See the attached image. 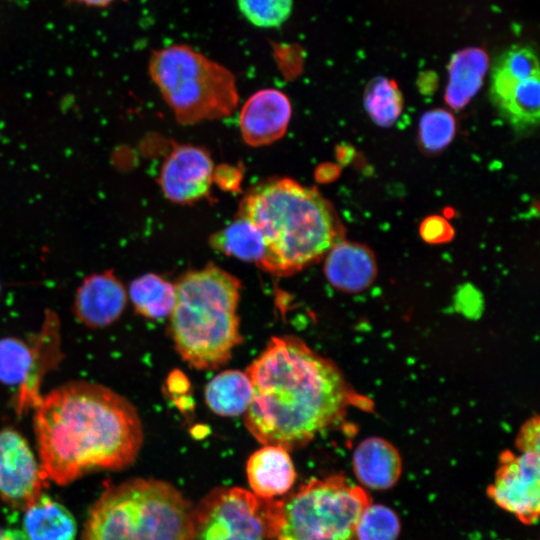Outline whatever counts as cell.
Here are the masks:
<instances>
[{"label":"cell","mask_w":540,"mask_h":540,"mask_svg":"<svg viewBox=\"0 0 540 540\" xmlns=\"http://www.w3.org/2000/svg\"><path fill=\"white\" fill-rule=\"evenodd\" d=\"M324 273L337 290L359 293L376 279V257L368 246L342 239L326 253Z\"/></svg>","instance_id":"9a60e30c"},{"label":"cell","mask_w":540,"mask_h":540,"mask_svg":"<svg viewBox=\"0 0 540 540\" xmlns=\"http://www.w3.org/2000/svg\"><path fill=\"white\" fill-rule=\"evenodd\" d=\"M455 132V118L447 110L432 109L424 113L420 119V144L428 152H439L447 147L454 138Z\"/></svg>","instance_id":"4316f807"},{"label":"cell","mask_w":540,"mask_h":540,"mask_svg":"<svg viewBox=\"0 0 540 540\" xmlns=\"http://www.w3.org/2000/svg\"><path fill=\"white\" fill-rule=\"evenodd\" d=\"M252 397V385L246 372L225 370L206 385L204 398L214 413L232 417L244 414Z\"/></svg>","instance_id":"ffe728a7"},{"label":"cell","mask_w":540,"mask_h":540,"mask_svg":"<svg viewBox=\"0 0 540 540\" xmlns=\"http://www.w3.org/2000/svg\"><path fill=\"white\" fill-rule=\"evenodd\" d=\"M246 473L252 493L262 499L286 494L296 480L288 450L275 445H264L251 454Z\"/></svg>","instance_id":"e0dca14e"},{"label":"cell","mask_w":540,"mask_h":540,"mask_svg":"<svg viewBox=\"0 0 540 540\" xmlns=\"http://www.w3.org/2000/svg\"><path fill=\"white\" fill-rule=\"evenodd\" d=\"M539 76L520 79L491 73V98L517 132H529L539 123Z\"/></svg>","instance_id":"5bb4252c"},{"label":"cell","mask_w":540,"mask_h":540,"mask_svg":"<svg viewBox=\"0 0 540 540\" xmlns=\"http://www.w3.org/2000/svg\"><path fill=\"white\" fill-rule=\"evenodd\" d=\"M48 477L17 430H0V497L9 505L26 509L48 487Z\"/></svg>","instance_id":"30bf717a"},{"label":"cell","mask_w":540,"mask_h":540,"mask_svg":"<svg viewBox=\"0 0 540 540\" xmlns=\"http://www.w3.org/2000/svg\"><path fill=\"white\" fill-rule=\"evenodd\" d=\"M489 58L485 50L468 47L453 54L448 65L445 101L453 109L464 108L482 86Z\"/></svg>","instance_id":"ac0fdd59"},{"label":"cell","mask_w":540,"mask_h":540,"mask_svg":"<svg viewBox=\"0 0 540 540\" xmlns=\"http://www.w3.org/2000/svg\"><path fill=\"white\" fill-rule=\"evenodd\" d=\"M241 288L237 277L213 263L187 271L175 283L170 332L177 352L191 367L217 369L242 342L237 313Z\"/></svg>","instance_id":"277c9868"},{"label":"cell","mask_w":540,"mask_h":540,"mask_svg":"<svg viewBox=\"0 0 540 540\" xmlns=\"http://www.w3.org/2000/svg\"><path fill=\"white\" fill-rule=\"evenodd\" d=\"M36 363L35 345L21 339H0V381L23 386L31 378Z\"/></svg>","instance_id":"d4e9b609"},{"label":"cell","mask_w":540,"mask_h":540,"mask_svg":"<svg viewBox=\"0 0 540 540\" xmlns=\"http://www.w3.org/2000/svg\"><path fill=\"white\" fill-rule=\"evenodd\" d=\"M128 296L138 314L149 319H160L171 314L176 300L175 284L154 273H147L131 281Z\"/></svg>","instance_id":"44dd1931"},{"label":"cell","mask_w":540,"mask_h":540,"mask_svg":"<svg viewBox=\"0 0 540 540\" xmlns=\"http://www.w3.org/2000/svg\"><path fill=\"white\" fill-rule=\"evenodd\" d=\"M210 244L221 253L256 265L264 254L259 230L248 219L238 215L236 220L211 236Z\"/></svg>","instance_id":"7402d4cb"},{"label":"cell","mask_w":540,"mask_h":540,"mask_svg":"<svg viewBox=\"0 0 540 540\" xmlns=\"http://www.w3.org/2000/svg\"><path fill=\"white\" fill-rule=\"evenodd\" d=\"M352 466L358 481L374 490L391 488L402 473V459L397 448L376 436L365 438L357 445Z\"/></svg>","instance_id":"2e32d148"},{"label":"cell","mask_w":540,"mask_h":540,"mask_svg":"<svg viewBox=\"0 0 540 540\" xmlns=\"http://www.w3.org/2000/svg\"><path fill=\"white\" fill-rule=\"evenodd\" d=\"M192 509L167 482L129 479L102 491L88 511L81 540H189Z\"/></svg>","instance_id":"5b68a950"},{"label":"cell","mask_w":540,"mask_h":540,"mask_svg":"<svg viewBox=\"0 0 540 540\" xmlns=\"http://www.w3.org/2000/svg\"><path fill=\"white\" fill-rule=\"evenodd\" d=\"M237 215L262 236L264 254L257 266L277 276L302 270L343 239L332 205L317 189L290 178L269 179L251 188Z\"/></svg>","instance_id":"3957f363"},{"label":"cell","mask_w":540,"mask_h":540,"mask_svg":"<svg viewBox=\"0 0 540 540\" xmlns=\"http://www.w3.org/2000/svg\"><path fill=\"white\" fill-rule=\"evenodd\" d=\"M149 73L180 124L222 119L238 105L234 74L188 45L154 51Z\"/></svg>","instance_id":"8992f818"},{"label":"cell","mask_w":540,"mask_h":540,"mask_svg":"<svg viewBox=\"0 0 540 540\" xmlns=\"http://www.w3.org/2000/svg\"><path fill=\"white\" fill-rule=\"evenodd\" d=\"M58 322L54 316H47L43 330L34 342L36 348L35 370L30 381L20 388L18 396V410L35 407L39 402L40 382L49 368L57 363L59 352Z\"/></svg>","instance_id":"603a6c76"},{"label":"cell","mask_w":540,"mask_h":540,"mask_svg":"<svg viewBox=\"0 0 540 540\" xmlns=\"http://www.w3.org/2000/svg\"><path fill=\"white\" fill-rule=\"evenodd\" d=\"M246 374L252 385L247 430L258 442L286 450L339 420L351 397L339 368L291 335L272 337Z\"/></svg>","instance_id":"7a4b0ae2"},{"label":"cell","mask_w":540,"mask_h":540,"mask_svg":"<svg viewBox=\"0 0 540 540\" xmlns=\"http://www.w3.org/2000/svg\"><path fill=\"white\" fill-rule=\"evenodd\" d=\"M539 417L536 415L527 420L516 438V447L520 452L539 453Z\"/></svg>","instance_id":"f546056e"},{"label":"cell","mask_w":540,"mask_h":540,"mask_svg":"<svg viewBox=\"0 0 540 540\" xmlns=\"http://www.w3.org/2000/svg\"><path fill=\"white\" fill-rule=\"evenodd\" d=\"M273 499L219 487L192 509L189 540H267Z\"/></svg>","instance_id":"ba28073f"},{"label":"cell","mask_w":540,"mask_h":540,"mask_svg":"<svg viewBox=\"0 0 540 540\" xmlns=\"http://www.w3.org/2000/svg\"><path fill=\"white\" fill-rule=\"evenodd\" d=\"M364 107L377 125L394 124L403 109V96L397 83L384 76L373 78L365 88Z\"/></svg>","instance_id":"cb8c5ba5"},{"label":"cell","mask_w":540,"mask_h":540,"mask_svg":"<svg viewBox=\"0 0 540 540\" xmlns=\"http://www.w3.org/2000/svg\"><path fill=\"white\" fill-rule=\"evenodd\" d=\"M81 4L89 5V6H97V7H103L111 4L115 0H73Z\"/></svg>","instance_id":"4dcf8cb0"},{"label":"cell","mask_w":540,"mask_h":540,"mask_svg":"<svg viewBox=\"0 0 540 540\" xmlns=\"http://www.w3.org/2000/svg\"><path fill=\"white\" fill-rule=\"evenodd\" d=\"M214 177L209 153L198 146H175L164 160L159 185L166 198L189 204L208 195Z\"/></svg>","instance_id":"8fae6325"},{"label":"cell","mask_w":540,"mask_h":540,"mask_svg":"<svg viewBox=\"0 0 540 540\" xmlns=\"http://www.w3.org/2000/svg\"><path fill=\"white\" fill-rule=\"evenodd\" d=\"M242 15L260 28L280 27L291 15L293 0H237Z\"/></svg>","instance_id":"83f0119b"},{"label":"cell","mask_w":540,"mask_h":540,"mask_svg":"<svg viewBox=\"0 0 540 540\" xmlns=\"http://www.w3.org/2000/svg\"><path fill=\"white\" fill-rule=\"evenodd\" d=\"M369 494L340 474L312 478L273 499L267 540H357L356 525Z\"/></svg>","instance_id":"52a82bcc"},{"label":"cell","mask_w":540,"mask_h":540,"mask_svg":"<svg viewBox=\"0 0 540 540\" xmlns=\"http://www.w3.org/2000/svg\"><path fill=\"white\" fill-rule=\"evenodd\" d=\"M420 236L428 243L448 242L453 238L451 224L443 217L433 215L425 218L420 224Z\"/></svg>","instance_id":"f1b7e54d"},{"label":"cell","mask_w":540,"mask_h":540,"mask_svg":"<svg viewBox=\"0 0 540 540\" xmlns=\"http://www.w3.org/2000/svg\"><path fill=\"white\" fill-rule=\"evenodd\" d=\"M292 114L289 98L277 89H262L251 95L239 114L243 140L252 147L272 144L284 136Z\"/></svg>","instance_id":"7c38bea8"},{"label":"cell","mask_w":540,"mask_h":540,"mask_svg":"<svg viewBox=\"0 0 540 540\" xmlns=\"http://www.w3.org/2000/svg\"><path fill=\"white\" fill-rule=\"evenodd\" d=\"M127 292L112 270L86 277L78 287L73 310L76 318L93 329L107 327L123 313Z\"/></svg>","instance_id":"4fadbf2b"},{"label":"cell","mask_w":540,"mask_h":540,"mask_svg":"<svg viewBox=\"0 0 540 540\" xmlns=\"http://www.w3.org/2000/svg\"><path fill=\"white\" fill-rule=\"evenodd\" d=\"M401 529L398 515L382 504H370L361 513L357 525V540H397Z\"/></svg>","instance_id":"484cf974"},{"label":"cell","mask_w":540,"mask_h":540,"mask_svg":"<svg viewBox=\"0 0 540 540\" xmlns=\"http://www.w3.org/2000/svg\"><path fill=\"white\" fill-rule=\"evenodd\" d=\"M34 408L39 462L57 485L94 471L123 470L134 463L142 447L136 407L101 384L65 383L41 396Z\"/></svg>","instance_id":"6da1fadb"},{"label":"cell","mask_w":540,"mask_h":540,"mask_svg":"<svg viewBox=\"0 0 540 540\" xmlns=\"http://www.w3.org/2000/svg\"><path fill=\"white\" fill-rule=\"evenodd\" d=\"M487 495L523 524L536 523L540 508L539 453L527 451L516 455L512 451L502 452Z\"/></svg>","instance_id":"9c48e42d"},{"label":"cell","mask_w":540,"mask_h":540,"mask_svg":"<svg viewBox=\"0 0 540 540\" xmlns=\"http://www.w3.org/2000/svg\"><path fill=\"white\" fill-rule=\"evenodd\" d=\"M22 528L25 540H75L77 534L70 510L45 494L25 509Z\"/></svg>","instance_id":"d6986e66"}]
</instances>
